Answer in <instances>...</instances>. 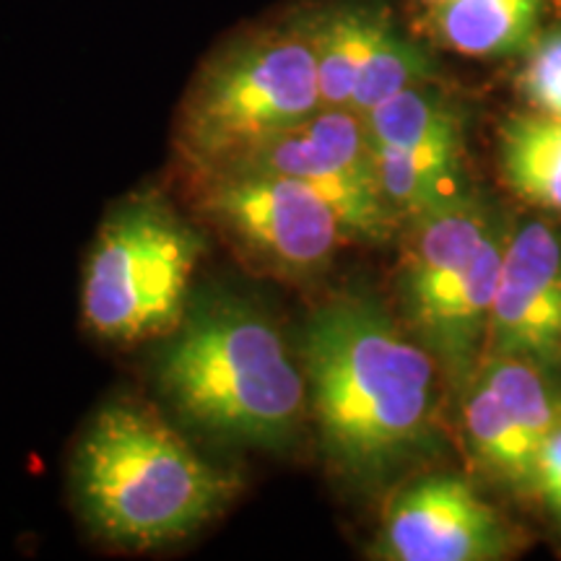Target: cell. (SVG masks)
<instances>
[{
  "mask_svg": "<svg viewBox=\"0 0 561 561\" xmlns=\"http://www.w3.org/2000/svg\"><path fill=\"white\" fill-rule=\"evenodd\" d=\"M301 343L322 447L343 473L377 481L424 450L437 413V362L380 305L333 299L312 314Z\"/></svg>",
  "mask_w": 561,
  "mask_h": 561,
  "instance_id": "cell-1",
  "label": "cell"
},
{
  "mask_svg": "<svg viewBox=\"0 0 561 561\" xmlns=\"http://www.w3.org/2000/svg\"><path fill=\"white\" fill-rule=\"evenodd\" d=\"M81 515L112 543H172L227 507L237 481L203 460L164 421L112 403L83 434L73 462Z\"/></svg>",
  "mask_w": 561,
  "mask_h": 561,
  "instance_id": "cell-2",
  "label": "cell"
},
{
  "mask_svg": "<svg viewBox=\"0 0 561 561\" xmlns=\"http://www.w3.org/2000/svg\"><path fill=\"white\" fill-rule=\"evenodd\" d=\"M159 359V382L178 411L216 437L289 445L307 382L276 325L242 299H210L185 314Z\"/></svg>",
  "mask_w": 561,
  "mask_h": 561,
  "instance_id": "cell-3",
  "label": "cell"
},
{
  "mask_svg": "<svg viewBox=\"0 0 561 561\" xmlns=\"http://www.w3.org/2000/svg\"><path fill=\"white\" fill-rule=\"evenodd\" d=\"M322 107L312 42L301 21L231 42L182 104L180 140L195 167H216Z\"/></svg>",
  "mask_w": 561,
  "mask_h": 561,
  "instance_id": "cell-4",
  "label": "cell"
},
{
  "mask_svg": "<svg viewBox=\"0 0 561 561\" xmlns=\"http://www.w3.org/2000/svg\"><path fill=\"white\" fill-rule=\"evenodd\" d=\"M203 252L195 231L157 201H133L104 221L83 280V318L107 341L170 335L185 318Z\"/></svg>",
  "mask_w": 561,
  "mask_h": 561,
  "instance_id": "cell-5",
  "label": "cell"
},
{
  "mask_svg": "<svg viewBox=\"0 0 561 561\" xmlns=\"http://www.w3.org/2000/svg\"><path fill=\"white\" fill-rule=\"evenodd\" d=\"M198 206L242 261L278 278H310L348 234L335 208L301 180L244 164L198 170Z\"/></svg>",
  "mask_w": 561,
  "mask_h": 561,
  "instance_id": "cell-6",
  "label": "cell"
},
{
  "mask_svg": "<svg viewBox=\"0 0 561 561\" xmlns=\"http://www.w3.org/2000/svg\"><path fill=\"white\" fill-rule=\"evenodd\" d=\"M221 164L301 180L331 203L351 237L382 242L396 227L398 214L382 195L367 128L348 107H320L307 121L257 140Z\"/></svg>",
  "mask_w": 561,
  "mask_h": 561,
  "instance_id": "cell-7",
  "label": "cell"
},
{
  "mask_svg": "<svg viewBox=\"0 0 561 561\" xmlns=\"http://www.w3.org/2000/svg\"><path fill=\"white\" fill-rule=\"evenodd\" d=\"M510 553V525L455 476H430L401 491L377 543V557L390 561H496Z\"/></svg>",
  "mask_w": 561,
  "mask_h": 561,
  "instance_id": "cell-8",
  "label": "cell"
},
{
  "mask_svg": "<svg viewBox=\"0 0 561 561\" xmlns=\"http://www.w3.org/2000/svg\"><path fill=\"white\" fill-rule=\"evenodd\" d=\"M486 356L561 367V234L530 221L510 231L491 307Z\"/></svg>",
  "mask_w": 561,
  "mask_h": 561,
  "instance_id": "cell-9",
  "label": "cell"
},
{
  "mask_svg": "<svg viewBox=\"0 0 561 561\" xmlns=\"http://www.w3.org/2000/svg\"><path fill=\"white\" fill-rule=\"evenodd\" d=\"M507 237L510 231L496 221L462 276L434 301L424 318L413 322V331L432 351L434 359L445 367L450 382L460 392H466L479 375L486 354L491 307L500 284Z\"/></svg>",
  "mask_w": 561,
  "mask_h": 561,
  "instance_id": "cell-10",
  "label": "cell"
},
{
  "mask_svg": "<svg viewBox=\"0 0 561 561\" xmlns=\"http://www.w3.org/2000/svg\"><path fill=\"white\" fill-rule=\"evenodd\" d=\"M413 221L416 234L411 237L401 273V297L411 325L462 276L494 229L496 216L476 195L466 193Z\"/></svg>",
  "mask_w": 561,
  "mask_h": 561,
  "instance_id": "cell-11",
  "label": "cell"
},
{
  "mask_svg": "<svg viewBox=\"0 0 561 561\" xmlns=\"http://www.w3.org/2000/svg\"><path fill=\"white\" fill-rule=\"evenodd\" d=\"M553 0H442L426 26L445 50L473 60H515L530 50Z\"/></svg>",
  "mask_w": 561,
  "mask_h": 561,
  "instance_id": "cell-12",
  "label": "cell"
},
{
  "mask_svg": "<svg viewBox=\"0 0 561 561\" xmlns=\"http://www.w3.org/2000/svg\"><path fill=\"white\" fill-rule=\"evenodd\" d=\"M390 19L388 9L362 0H343L301 19L312 42L322 107H351L364 62Z\"/></svg>",
  "mask_w": 561,
  "mask_h": 561,
  "instance_id": "cell-13",
  "label": "cell"
},
{
  "mask_svg": "<svg viewBox=\"0 0 561 561\" xmlns=\"http://www.w3.org/2000/svg\"><path fill=\"white\" fill-rule=\"evenodd\" d=\"M462 133L403 149L371 146L382 195L398 216L419 219L468 193L462 185Z\"/></svg>",
  "mask_w": 561,
  "mask_h": 561,
  "instance_id": "cell-14",
  "label": "cell"
},
{
  "mask_svg": "<svg viewBox=\"0 0 561 561\" xmlns=\"http://www.w3.org/2000/svg\"><path fill=\"white\" fill-rule=\"evenodd\" d=\"M462 430L473 458L520 494H533L541 445L517 424L481 377L462 392Z\"/></svg>",
  "mask_w": 561,
  "mask_h": 561,
  "instance_id": "cell-15",
  "label": "cell"
},
{
  "mask_svg": "<svg viewBox=\"0 0 561 561\" xmlns=\"http://www.w3.org/2000/svg\"><path fill=\"white\" fill-rule=\"evenodd\" d=\"M502 178L517 198L561 214V121L515 112L500 128Z\"/></svg>",
  "mask_w": 561,
  "mask_h": 561,
  "instance_id": "cell-16",
  "label": "cell"
},
{
  "mask_svg": "<svg viewBox=\"0 0 561 561\" xmlns=\"http://www.w3.org/2000/svg\"><path fill=\"white\" fill-rule=\"evenodd\" d=\"M362 121L369 144L388 146V149H403L466 130L460 104L445 89H439L437 81L398 91L396 96L362 115Z\"/></svg>",
  "mask_w": 561,
  "mask_h": 561,
  "instance_id": "cell-17",
  "label": "cell"
},
{
  "mask_svg": "<svg viewBox=\"0 0 561 561\" xmlns=\"http://www.w3.org/2000/svg\"><path fill=\"white\" fill-rule=\"evenodd\" d=\"M494 390L517 424L538 445L561 426V385L557 369L546 367L525 356H486L479 375Z\"/></svg>",
  "mask_w": 561,
  "mask_h": 561,
  "instance_id": "cell-18",
  "label": "cell"
},
{
  "mask_svg": "<svg viewBox=\"0 0 561 561\" xmlns=\"http://www.w3.org/2000/svg\"><path fill=\"white\" fill-rule=\"evenodd\" d=\"M432 81H439V66L434 55L421 42L398 30L396 21L390 19L364 62L348 110H354L356 115H367L398 91Z\"/></svg>",
  "mask_w": 561,
  "mask_h": 561,
  "instance_id": "cell-19",
  "label": "cell"
},
{
  "mask_svg": "<svg viewBox=\"0 0 561 561\" xmlns=\"http://www.w3.org/2000/svg\"><path fill=\"white\" fill-rule=\"evenodd\" d=\"M517 91L533 112L561 121V19L546 21L543 32L523 55Z\"/></svg>",
  "mask_w": 561,
  "mask_h": 561,
  "instance_id": "cell-20",
  "label": "cell"
},
{
  "mask_svg": "<svg viewBox=\"0 0 561 561\" xmlns=\"http://www.w3.org/2000/svg\"><path fill=\"white\" fill-rule=\"evenodd\" d=\"M533 494L541 500L557 528H561V426L543 439L541 453H538Z\"/></svg>",
  "mask_w": 561,
  "mask_h": 561,
  "instance_id": "cell-21",
  "label": "cell"
},
{
  "mask_svg": "<svg viewBox=\"0 0 561 561\" xmlns=\"http://www.w3.org/2000/svg\"><path fill=\"white\" fill-rule=\"evenodd\" d=\"M421 3H424L426 9H430V5H437V3H442V0H421Z\"/></svg>",
  "mask_w": 561,
  "mask_h": 561,
  "instance_id": "cell-22",
  "label": "cell"
}]
</instances>
